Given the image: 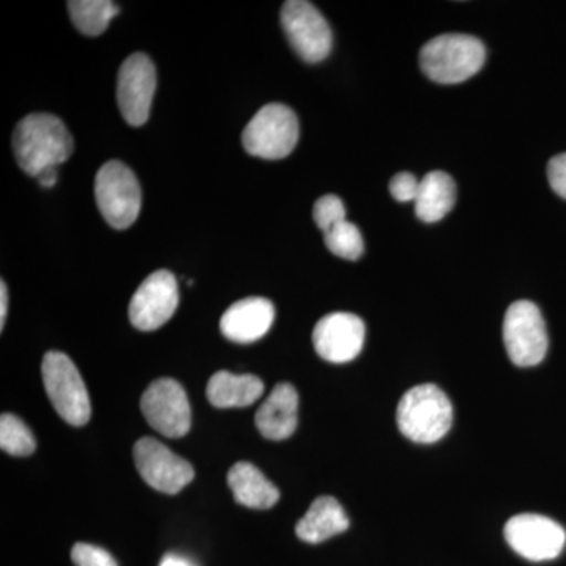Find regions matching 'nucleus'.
Here are the masks:
<instances>
[{
	"label": "nucleus",
	"mask_w": 566,
	"mask_h": 566,
	"mask_svg": "<svg viewBox=\"0 0 566 566\" xmlns=\"http://www.w3.org/2000/svg\"><path fill=\"white\" fill-rule=\"evenodd\" d=\"M73 150V136L55 115L31 114L14 128V158L18 166L32 177L69 161Z\"/></svg>",
	"instance_id": "obj_1"
},
{
	"label": "nucleus",
	"mask_w": 566,
	"mask_h": 566,
	"mask_svg": "<svg viewBox=\"0 0 566 566\" xmlns=\"http://www.w3.org/2000/svg\"><path fill=\"white\" fill-rule=\"evenodd\" d=\"M485 44L465 33H444L423 44L420 69L438 84H460L485 65Z\"/></svg>",
	"instance_id": "obj_2"
},
{
	"label": "nucleus",
	"mask_w": 566,
	"mask_h": 566,
	"mask_svg": "<svg viewBox=\"0 0 566 566\" xmlns=\"http://www.w3.org/2000/svg\"><path fill=\"white\" fill-rule=\"evenodd\" d=\"M452 403L438 386L412 387L398 403V428L417 444H434L441 441L452 428Z\"/></svg>",
	"instance_id": "obj_3"
},
{
	"label": "nucleus",
	"mask_w": 566,
	"mask_h": 566,
	"mask_svg": "<svg viewBox=\"0 0 566 566\" xmlns=\"http://www.w3.org/2000/svg\"><path fill=\"white\" fill-rule=\"evenodd\" d=\"M41 376L52 406L66 423L82 427L91 420L92 405L87 387L66 354L46 353L41 364Z\"/></svg>",
	"instance_id": "obj_4"
},
{
	"label": "nucleus",
	"mask_w": 566,
	"mask_h": 566,
	"mask_svg": "<svg viewBox=\"0 0 566 566\" xmlns=\"http://www.w3.org/2000/svg\"><path fill=\"white\" fill-rule=\"evenodd\" d=\"M300 140V122L285 104H266L253 115L243 132V147L262 159H283L292 155Z\"/></svg>",
	"instance_id": "obj_5"
},
{
	"label": "nucleus",
	"mask_w": 566,
	"mask_h": 566,
	"mask_svg": "<svg viewBox=\"0 0 566 566\" xmlns=\"http://www.w3.org/2000/svg\"><path fill=\"white\" fill-rule=\"evenodd\" d=\"M95 199L104 221L115 230H126L139 218L142 189L139 180L120 161L104 164L95 178Z\"/></svg>",
	"instance_id": "obj_6"
},
{
	"label": "nucleus",
	"mask_w": 566,
	"mask_h": 566,
	"mask_svg": "<svg viewBox=\"0 0 566 566\" xmlns=\"http://www.w3.org/2000/svg\"><path fill=\"white\" fill-rule=\"evenodd\" d=\"M504 342L510 360L517 367H534L546 357L547 331L542 312L531 301L510 305L504 319Z\"/></svg>",
	"instance_id": "obj_7"
},
{
	"label": "nucleus",
	"mask_w": 566,
	"mask_h": 566,
	"mask_svg": "<svg viewBox=\"0 0 566 566\" xmlns=\"http://www.w3.org/2000/svg\"><path fill=\"white\" fill-rule=\"evenodd\" d=\"M281 22L286 39L303 61L318 63L333 50V31L314 3L289 0L283 3Z\"/></svg>",
	"instance_id": "obj_8"
},
{
	"label": "nucleus",
	"mask_w": 566,
	"mask_h": 566,
	"mask_svg": "<svg viewBox=\"0 0 566 566\" xmlns=\"http://www.w3.org/2000/svg\"><path fill=\"white\" fill-rule=\"evenodd\" d=\"M140 409L153 430L167 438H182L191 430V405L186 390L175 379L153 381L142 395Z\"/></svg>",
	"instance_id": "obj_9"
},
{
	"label": "nucleus",
	"mask_w": 566,
	"mask_h": 566,
	"mask_svg": "<svg viewBox=\"0 0 566 566\" xmlns=\"http://www.w3.org/2000/svg\"><path fill=\"white\" fill-rule=\"evenodd\" d=\"M504 534L510 547L531 562L554 560L566 543V532L560 524L535 513L513 516L505 524Z\"/></svg>",
	"instance_id": "obj_10"
},
{
	"label": "nucleus",
	"mask_w": 566,
	"mask_h": 566,
	"mask_svg": "<svg viewBox=\"0 0 566 566\" xmlns=\"http://www.w3.org/2000/svg\"><path fill=\"white\" fill-rule=\"evenodd\" d=\"M133 455L144 482L159 493L178 494L196 475L192 465L185 458L175 455L158 439H139L134 446Z\"/></svg>",
	"instance_id": "obj_11"
},
{
	"label": "nucleus",
	"mask_w": 566,
	"mask_h": 566,
	"mask_svg": "<svg viewBox=\"0 0 566 566\" xmlns=\"http://www.w3.org/2000/svg\"><path fill=\"white\" fill-rule=\"evenodd\" d=\"M180 303L178 282L167 270L155 271L140 283L129 303V319L144 333L159 329L177 311Z\"/></svg>",
	"instance_id": "obj_12"
},
{
	"label": "nucleus",
	"mask_w": 566,
	"mask_h": 566,
	"mask_svg": "<svg viewBox=\"0 0 566 566\" xmlns=\"http://www.w3.org/2000/svg\"><path fill=\"white\" fill-rule=\"evenodd\" d=\"M156 69L148 55H129L118 71L117 103L123 118L132 126H142L150 117L155 98Z\"/></svg>",
	"instance_id": "obj_13"
},
{
	"label": "nucleus",
	"mask_w": 566,
	"mask_h": 566,
	"mask_svg": "<svg viewBox=\"0 0 566 566\" xmlns=\"http://www.w3.org/2000/svg\"><path fill=\"white\" fill-rule=\"evenodd\" d=\"M312 340L315 352L327 363H352L363 352L365 324L357 315L335 312L316 323Z\"/></svg>",
	"instance_id": "obj_14"
},
{
	"label": "nucleus",
	"mask_w": 566,
	"mask_h": 566,
	"mask_svg": "<svg viewBox=\"0 0 566 566\" xmlns=\"http://www.w3.org/2000/svg\"><path fill=\"white\" fill-rule=\"evenodd\" d=\"M274 315V305L266 297H245L227 308L219 327L234 344H253L271 329Z\"/></svg>",
	"instance_id": "obj_15"
},
{
	"label": "nucleus",
	"mask_w": 566,
	"mask_h": 566,
	"mask_svg": "<svg viewBox=\"0 0 566 566\" xmlns=\"http://www.w3.org/2000/svg\"><path fill=\"white\" fill-rule=\"evenodd\" d=\"M297 408L300 397L296 389L289 382H281L256 411V428L271 441L289 439L297 428Z\"/></svg>",
	"instance_id": "obj_16"
},
{
	"label": "nucleus",
	"mask_w": 566,
	"mask_h": 566,
	"mask_svg": "<svg viewBox=\"0 0 566 566\" xmlns=\"http://www.w3.org/2000/svg\"><path fill=\"white\" fill-rule=\"evenodd\" d=\"M349 520L344 506L331 495L315 499L314 504L296 524V535L311 545L326 542L338 534L348 531Z\"/></svg>",
	"instance_id": "obj_17"
},
{
	"label": "nucleus",
	"mask_w": 566,
	"mask_h": 566,
	"mask_svg": "<svg viewBox=\"0 0 566 566\" xmlns=\"http://www.w3.org/2000/svg\"><path fill=\"white\" fill-rule=\"evenodd\" d=\"M230 490L238 504L252 510H268L281 497L277 488L271 483L259 468L248 461L233 465L227 475Z\"/></svg>",
	"instance_id": "obj_18"
},
{
	"label": "nucleus",
	"mask_w": 566,
	"mask_h": 566,
	"mask_svg": "<svg viewBox=\"0 0 566 566\" xmlns=\"http://www.w3.org/2000/svg\"><path fill=\"white\" fill-rule=\"evenodd\" d=\"M262 379L253 375H233L230 371H216L207 386V397L214 408H245L262 397Z\"/></svg>",
	"instance_id": "obj_19"
},
{
	"label": "nucleus",
	"mask_w": 566,
	"mask_h": 566,
	"mask_svg": "<svg viewBox=\"0 0 566 566\" xmlns=\"http://www.w3.org/2000/svg\"><path fill=\"white\" fill-rule=\"evenodd\" d=\"M457 202V185L449 174L434 170L420 181L415 205L420 221L433 223L444 219Z\"/></svg>",
	"instance_id": "obj_20"
},
{
	"label": "nucleus",
	"mask_w": 566,
	"mask_h": 566,
	"mask_svg": "<svg viewBox=\"0 0 566 566\" xmlns=\"http://www.w3.org/2000/svg\"><path fill=\"white\" fill-rule=\"evenodd\" d=\"M69 7L74 28L87 36L102 35L111 21L120 13L117 3L111 0H71Z\"/></svg>",
	"instance_id": "obj_21"
},
{
	"label": "nucleus",
	"mask_w": 566,
	"mask_h": 566,
	"mask_svg": "<svg viewBox=\"0 0 566 566\" xmlns=\"http://www.w3.org/2000/svg\"><path fill=\"white\" fill-rule=\"evenodd\" d=\"M0 447L13 457H29L35 452V439L28 424L20 417L2 415L0 417Z\"/></svg>",
	"instance_id": "obj_22"
},
{
	"label": "nucleus",
	"mask_w": 566,
	"mask_h": 566,
	"mask_svg": "<svg viewBox=\"0 0 566 566\" xmlns=\"http://www.w3.org/2000/svg\"><path fill=\"white\" fill-rule=\"evenodd\" d=\"M324 234V243L334 255L344 260H359L364 253L363 233L354 223L344 221Z\"/></svg>",
	"instance_id": "obj_23"
},
{
	"label": "nucleus",
	"mask_w": 566,
	"mask_h": 566,
	"mask_svg": "<svg viewBox=\"0 0 566 566\" xmlns=\"http://www.w3.org/2000/svg\"><path fill=\"white\" fill-rule=\"evenodd\" d=\"M314 221L323 233L329 232L337 223L346 221V208L340 197L327 193L316 200Z\"/></svg>",
	"instance_id": "obj_24"
},
{
	"label": "nucleus",
	"mask_w": 566,
	"mask_h": 566,
	"mask_svg": "<svg viewBox=\"0 0 566 566\" xmlns=\"http://www.w3.org/2000/svg\"><path fill=\"white\" fill-rule=\"evenodd\" d=\"M76 566H118L117 560L102 547L88 545V543H77L71 551Z\"/></svg>",
	"instance_id": "obj_25"
},
{
	"label": "nucleus",
	"mask_w": 566,
	"mask_h": 566,
	"mask_svg": "<svg viewBox=\"0 0 566 566\" xmlns=\"http://www.w3.org/2000/svg\"><path fill=\"white\" fill-rule=\"evenodd\" d=\"M419 188L420 181L409 172L395 175L389 185V191L394 199L401 203L415 202Z\"/></svg>",
	"instance_id": "obj_26"
},
{
	"label": "nucleus",
	"mask_w": 566,
	"mask_h": 566,
	"mask_svg": "<svg viewBox=\"0 0 566 566\" xmlns=\"http://www.w3.org/2000/svg\"><path fill=\"white\" fill-rule=\"evenodd\" d=\"M547 180L553 191L566 200V153L554 156L547 164Z\"/></svg>",
	"instance_id": "obj_27"
},
{
	"label": "nucleus",
	"mask_w": 566,
	"mask_h": 566,
	"mask_svg": "<svg viewBox=\"0 0 566 566\" xmlns=\"http://www.w3.org/2000/svg\"><path fill=\"white\" fill-rule=\"evenodd\" d=\"M7 312H9V290L7 283L0 282V329L6 326Z\"/></svg>",
	"instance_id": "obj_28"
},
{
	"label": "nucleus",
	"mask_w": 566,
	"mask_h": 566,
	"mask_svg": "<svg viewBox=\"0 0 566 566\" xmlns=\"http://www.w3.org/2000/svg\"><path fill=\"white\" fill-rule=\"evenodd\" d=\"M36 178H39L41 188H54L55 182H57L59 178L57 167H50V169L43 170V172H41Z\"/></svg>",
	"instance_id": "obj_29"
},
{
	"label": "nucleus",
	"mask_w": 566,
	"mask_h": 566,
	"mask_svg": "<svg viewBox=\"0 0 566 566\" xmlns=\"http://www.w3.org/2000/svg\"><path fill=\"white\" fill-rule=\"evenodd\" d=\"M159 566H197L193 562L189 560L188 557L180 556V554H166L163 557Z\"/></svg>",
	"instance_id": "obj_30"
}]
</instances>
